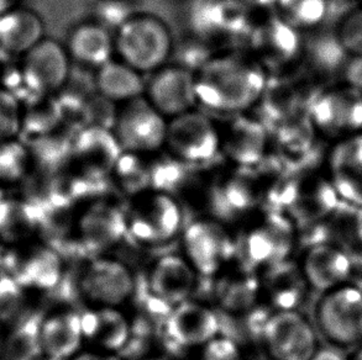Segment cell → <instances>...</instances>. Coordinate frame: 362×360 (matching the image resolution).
<instances>
[{"label": "cell", "mask_w": 362, "mask_h": 360, "mask_svg": "<svg viewBox=\"0 0 362 360\" xmlns=\"http://www.w3.org/2000/svg\"><path fill=\"white\" fill-rule=\"evenodd\" d=\"M198 107L221 116L246 114L259 104L269 85V72L247 54H211L194 72Z\"/></svg>", "instance_id": "obj_1"}, {"label": "cell", "mask_w": 362, "mask_h": 360, "mask_svg": "<svg viewBox=\"0 0 362 360\" xmlns=\"http://www.w3.org/2000/svg\"><path fill=\"white\" fill-rule=\"evenodd\" d=\"M234 227L236 259L255 270L293 258L298 249V229L284 211L259 208Z\"/></svg>", "instance_id": "obj_2"}, {"label": "cell", "mask_w": 362, "mask_h": 360, "mask_svg": "<svg viewBox=\"0 0 362 360\" xmlns=\"http://www.w3.org/2000/svg\"><path fill=\"white\" fill-rule=\"evenodd\" d=\"M127 239L147 248H160L181 237L185 229L183 205L177 195L146 190L125 205Z\"/></svg>", "instance_id": "obj_3"}, {"label": "cell", "mask_w": 362, "mask_h": 360, "mask_svg": "<svg viewBox=\"0 0 362 360\" xmlns=\"http://www.w3.org/2000/svg\"><path fill=\"white\" fill-rule=\"evenodd\" d=\"M115 56L141 74L168 64L175 42L168 25L150 13H132L114 34Z\"/></svg>", "instance_id": "obj_4"}, {"label": "cell", "mask_w": 362, "mask_h": 360, "mask_svg": "<svg viewBox=\"0 0 362 360\" xmlns=\"http://www.w3.org/2000/svg\"><path fill=\"white\" fill-rule=\"evenodd\" d=\"M76 292L84 307H124L136 292L132 268L110 254H94L81 262L74 277Z\"/></svg>", "instance_id": "obj_5"}, {"label": "cell", "mask_w": 362, "mask_h": 360, "mask_svg": "<svg viewBox=\"0 0 362 360\" xmlns=\"http://www.w3.org/2000/svg\"><path fill=\"white\" fill-rule=\"evenodd\" d=\"M312 318L324 344L345 352L362 344V292L351 282L318 294Z\"/></svg>", "instance_id": "obj_6"}, {"label": "cell", "mask_w": 362, "mask_h": 360, "mask_svg": "<svg viewBox=\"0 0 362 360\" xmlns=\"http://www.w3.org/2000/svg\"><path fill=\"white\" fill-rule=\"evenodd\" d=\"M71 234L81 253L107 254L127 239L125 205L108 198L82 201L71 216Z\"/></svg>", "instance_id": "obj_7"}, {"label": "cell", "mask_w": 362, "mask_h": 360, "mask_svg": "<svg viewBox=\"0 0 362 360\" xmlns=\"http://www.w3.org/2000/svg\"><path fill=\"white\" fill-rule=\"evenodd\" d=\"M180 242L181 253L201 277H214L236 260L234 229L208 216L188 222Z\"/></svg>", "instance_id": "obj_8"}, {"label": "cell", "mask_w": 362, "mask_h": 360, "mask_svg": "<svg viewBox=\"0 0 362 360\" xmlns=\"http://www.w3.org/2000/svg\"><path fill=\"white\" fill-rule=\"evenodd\" d=\"M163 151L183 166H201L221 155L218 124L198 109L173 117L167 124Z\"/></svg>", "instance_id": "obj_9"}, {"label": "cell", "mask_w": 362, "mask_h": 360, "mask_svg": "<svg viewBox=\"0 0 362 360\" xmlns=\"http://www.w3.org/2000/svg\"><path fill=\"white\" fill-rule=\"evenodd\" d=\"M247 54H251L269 72V68L279 69L294 64L304 54L302 31L271 13L251 20L245 34Z\"/></svg>", "instance_id": "obj_10"}, {"label": "cell", "mask_w": 362, "mask_h": 360, "mask_svg": "<svg viewBox=\"0 0 362 360\" xmlns=\"http://www.w3.org/2000/svg\"><path fill=\"white\" fill-rule=\"evenodd\" d=\"M322 344L313 318L302 310L272 312L261 340L271 360H310Z\"/></svg>", "instance_id": "obj_11"}, {"label": "cell", "mask_w": 362, "mask_h": 360, "mask_svg": "<svg viewBox=\"0 0 362 360\" xmlns=\"http://www.w3.org/2000/svg\"><path fill=\"white\" fill-rule=\"evenodd\" d=\"M221 335V318L216 307L189 299L173 307L160 331L168 354L194 351Z\"/></svg>", "instance_id": "obj_12"}, {"label": "cell", "mask_w": 362, "mask_h": 360, "mask_svg": "<svg viewBox=\"0 0 362 360\" xmlns=\"http://www.w3.org/2000/svg\"><path fill=\"white\" fill-rule=\"evenodd\" d=\"M168 120L144 97L118 105L114 136L122 152L153 155L163 150Z\"/></svg>", "instance_id": "obj_13"}, {"label": "cell", "mask_w": 362, "mask_h": 360, "mask_svg": "<svg viewBox=\"0 0 362 360\" xmlns=\"http://www.w3.org/2000/svg\"><path fill=\"white\" fill-rule=\"evenodd\" d=\"M308 119L330 143L362 132V94L344 83L327 89L310 105Z\"/></svg>", "instance_id": "obj_14"}, {"label": "cell", "mask_w": 362, "mask_h": 360, "mask_svg": "<svg viewBox=\"0 0 362 360\" xmlns=\"http://www.w3.org/2000/svg\"><path fill=\"white\" fill-rule=\"evenodd\" d=\"M20 59L23 84L31 95H51L69 83L74 62L56 40L45 37Z\"/></svg>", "instance_id": "obj_15"}, {"label": "cell", "mask_w": 362, "mask_h": 360, "mask_svg": "<svg viewBox=\"0 0 362 360\" xmlns=\"http://www.w3.org/2000/svg\"><path fill=\"white\" fill-rule=\"evenodd\" d=\"M144 97L167 120L194 110L196 76L182 64H166L150 74Z\"/></svg>", "instance_id": "obj_16"}, {"label": "cell", "mask_w": 362, "mask_h": 360, "mask_svg": "<svg viewBox=\"0 0 362 360\" xmlns=\"http://www.w3.org/2000/svg\"><path fill=\"white\" fill-rule=\"evenodd\" d=\"M199 274L182 253L158 256L147 269L141 287L152 296L173 307L192 299Z\"/></svg>", "instance_id": "obj_17"}, {"label": "cell", "mask_w": 362, "mask_h": 360, "mask_svg": "<svg viewBox=\"0 0 362 360\" xmlns=\"http://www.w3.org/2000/svg\"><path fill=\"white\" fill-rule=\"evenodd\" d=\"M257 272L259 301L271 311L300 310L313 292L299 268L297 259L269 264Z\"/></svg>", "instance_id": "obj_18"}, {"label": "cell", "mask_w": 362, "mask_h": 360, "mask_svg": "<svg viewBox=\"0 0 362 360\" xmlns=\"http://www.w3.org/2000/svg\"><path fill=\"white\" fill-rule=\"evenodd\" d=\"M324 174L341 203L362 208V132L330 145Z\"/></svg>", "instance_id": "obj_19"}, {"label": "cell", "mask_w": 362, "mask_h": 360, "mask_svg": "<svg viewBox=\"0 0 362 360\" xmlns=\"http://www.w3.org/2000/svg\"><path fill=\"white\" fill-rule=\"evenodd\" d=\"M211 279V296L216 311L239 316L259 302V272L238 259Z\"/></svg>", "instance_id": "obj_20"}, {"label": "cell", "mask_w": 362, "mask_h": 360, "mask_svg": "<svg viewBox=\"0 0 362 360\" xmlns=\"http://www.w3.org/2000/svg\"><path fill=\"white\" fill-rule=\"evenodd\" d=\"M297 262L310 290L317 295L350 282L353 256L338 244L328 242L299 249Z\"/></svg>", "instance_id": "obj_21"}, {"label": "cell", "mask_w": 362, "mask_h": 360, "mask_svg": "<svg viewBox=\"0 0 362 360\" xmlns=\"http://www.w3.org/2000/svg\"><path fill=\"white\" fill-rule=\"evenodd\" d=\"M341 200L323 173H308L294 178L292 196L286 214L297 227L328 220Z\"/></svg>", "instance_id": "obj_22"}, {"label": "cell", "mask_w": 362, "mask_h": 360, "mask_svg": "<svg viewBox=\"0 0 362 360\" xmlns=\"http://www.w3.org/2000/svg\"><path fill=\"white\" fill-rule=\"evenodd\" d=\"M81 322L83 349L120 356L132 340V320L122 307H84Z\"/></svg>", "instance_id": "obj_23"}, {"label": "cell", "mask_w": 362, "mask_h": 360, "mask_svg": "<svg viewBox=\"0 0 362 360\" xmlns=\"http://www.w3.org/2000/svg\"><path fill=\"white\" fill-rule=\"evenodd\" d=\"M226 117V121L218 124L221 155L239 168L259 164L267 145L264 126L245 114Z\"/></svg>", "instance_id": "obj_24"}, {"label": "cell", "mask_w": 362, "mask_h": 360, "mask_svg": "<svg viewBox=\"0 0 362 360\" xmlns=\"http://www.w3.org/2000/svg\"><path fill=\"white\" fill-rule=\"evenodd\" d=\"M250 21L243 0H202L192 26L206 41H231L244 39Z\"/></svg>", "instance_id": "obj_25"}, {"label": "cell", "mask_w": 362, "mask_h": 360, "mask_svg": "<svg viewBox=\"0 0 362 360\" xmlns=\"http://www.w3.org/2000/svg\"><path fill=\"white\" fill-rule=\"evenodd\" d=\"M122 153L112 130L103 126L88 127L79 133L74 146V157L79 176L95 180L112 176Z\"/></svg>", "instance_id": "obj_26"}, {"label": "cell", "mask_w": 362, "mask_h": 360, "mask_svg": "<svg viewBox=\"0 0 362 360\" xmlns=\"http://www.w3.org/2000/svg\"><path fill=\"white\" fill-rule=\"evenodd\" d=\"M37 344L57 360H69L84 348L81 311L62 307L40 323Z\"/></svg>", "instance_id": "obj_27"}, {"label": "cell", "mask_w": 362, "mask_h": 360, "mask_svg": "<svg viewBox=\"0 0 362 360\" xmlns=\"http://www.w3.org/2000/svg\"><path fill=\"white\" fill-rule=\"evenodd\" d=\"M44 20L34 10L14 5L0 13V57L23 59L46 37Z\"/></svg>", "instance_id": "obj_28"}, {"label": "cell", "mask_w": 362, "mask_h": 360, "mask_svg": "<svg viewBox=\"0 0 362 360\" xmlns=\"http://www.w3.org/2000/svg\"><path fill=\"white\" fill-rule=\"evenodd\" d=\"M64 47L74 64L84 68L97 69L115 56L114 35L98 21H86L69 31Z\"/></svg>", "instance_id": "obj_29"}, {"label": "cell", "mask_w": 362, "mask_h": 360, "mask_svg": "<svg viewBox=\"0 0 362 360\" xmlns=\"http://www.w3.org/2000/svg\"><path fill=\"white\" fill-rule=\"evenodd\" d=\"M93 82L99 97L115 105L144 97L146 84L144 74L115 59L94 71Z\"/></svg>", "instance_id": "obj_30"}, {"label": "cell", "mask_w": 362, "mask_h": 360, "mask_svg": "<svg viewBox=\"0 0 362 360\" xmlns=\"http://www.w3.org/2000/svg\"><path fill=\"white\" fill-rule=\"evenodd\" d=\"M304 54H308L309 64L314 71L324 76L341 73L350 54L340 44L337 34H320L309 42H304ZM303 54V56H304Z\"/></svg>", "instance_id": "obj_31"}, {"label": "cell", "mask_w": 362, "mask_h": 360, "mask_svg": "<svg viewBox=\"0 0 362 360\" xmlns=\"http://www.w3.org/2000/svg\"><path fill=\"white\" fill-rule=\"evenodd\" d=\"M330 0H277L276 13L299 31H314L328 16Z\"/></svg>", "instance_id": "obj_32"}, {"label": "cell", "mask_w": 362, "mask_h": 360, "mask_svg": "<svg viewBox=\"0 0 362 360\" xmlns=\"http://www.w3.org/2000/svg\"><path fill=\"white\" fill-rule=\"evenodd\" d=\"M328 222L335 244L353 256H362V208L341 203Z\"/></svg>", "instance_id": "obj_33"}, {"label": "cell", "mask_w": 362, "mask_h": 360, "mask_svg": "<svg viewBox=\"0 0 362 360\" xmlns=\"http://www.w3.org/2000/svg\"><path fill=\"white\" fill-rule=\"evenodd\" d=\"M23 126V104L9 90L0 88V143L16 140Z\"/></svg>", "instance_id": "obj_34"}, {"label": "cell", "mask_w": 362, "mask_h": 360, "mask_svg": "<svg viewBox=\"0 0 362 360\" xmlns=\"http://www.w3.org/2000/svg\"><path fill=\"white\" fill-rule=\"evenodd\" d=\"M185 360H245L243 348L226 335H219L204 346L186 354Z\"/></svg>", "instance_id": "obj_35"}, {"label": "cell", "mask_w": 362, "mask_h": 360, "mask_svg": "<svg viewBox=\"0 0 362 360\" xmlns=\"http://www.w3.org/2000/svg\"><path fill=\"white\" fill-rule=\"evenodd\" d=\"M335 34L350 56H362V6L350 10L339 20Z\"/></svg>", "instance_id": "obj_36"}, {"label": "cell", "mask_w": 362, "mask_h": 360, "mask_svg": "<svg viewBox=\"0 0 362 360\" xmlns=\"http://www.w3.org/2000/svg\"><path fill=\"white\" fill-rule=\"evenodd\" d=\"M29 161V155L16 140L0 143V176L19 178L24 173Z\"/></svg>", "instance_id": "obj_37"}, {"label": "cell", "mask_w": 362, "mask_h": 360, "mask_svg": "<svg viewBox=\"0 0 362 360\" xmlns=\"http://www.w3.org/2000/svg\"><path fill=\"white\" fill-rule=\"evenodd\" d=\"M343 83L362 94V56H350L344 66Z\"/></svg>", "instance_id": "obj_38"}, {"label": "cell", "mask_w": 362, "mask_h": 360, "mask_svg": "<svg viewBox=\"0 0 362 360\" xmlns=\"http://www.w3.org/2000/svg\"><path fill=\"white\" fill-rule=\"evenodd\" d=\"M310 360H348V352L323 343Z\"/></svg>", "instance_id": "obj_39"}, {"label": "cell", "mask_w": 362, "mask_h": 360, "mask_svg": "<svg viewBox=\"0 0 362 360\" xmlns=\"http://www.w3.org/2000/svg\"><path fill=\"white\" fill-rule=\"evenodd\" d=\"M69 360H124V358L122 356H119V354L90 351V349H82V351Z\"/></svg>", "instance_id": "obj_40"}, {"label": "cell", "mask_w": 362, "mask_h": 360, "mask_svg": "<svg viewBox=\"0 0 362 360\" xmlns=\"http://www.w3.org/2000/svg\"><path fill=\"white\" fill-rule=\"evenodd\" d=\"M349 282H351L354 287H358L362 292V256L360 254L353 256V267H351V275Z\"/></svg>", "instance_id": "obj_41"}, {"label": "cell", "mask_w": 362, "mask_h": 360, "mask_svg": "<svg viewBox=\"0 0 362 360\" xmlns=\"http://www.w3.org/2000/svg\"><path fill=\"white\" fill-rule=\"evenodd\" d=\"M246 6H254L256 9H274L277 0H243Z\"/></svg>", "instance_id": "obj_42"}, {"label": "cell", "mask_w": 362, "mask_h": 360, "mask_svg": "<svg viewBox=\"0 0 362 360\" xmlns=\"http://www.w3.org/2000/svg\"><path fill=\"white\" fill-rule=\"evenodd\" d=\"M23 360H57L54 359V356H49V353H46V352L41 348V347L37 344L35 349L33 351H30L28 353V356H25Z\"/></svg>", "instance_id": "obj_43"}, {"label": "cell", "mask_w": 362, "mask_h": 360, "mask_svg": "<svg viewBox=\"0 0 362 360\" xmlns=\"http://www.w3.org/2000/svg\"><path fill=\"white\" fill-rule=\"evenodd\" d=\"M140 360H177L175 356L168 354L166 352H160V353H150L146 356H141Z\"/></svg>", "instance_id": "obj_44"}, {"label": "cell", "mask_w": 362, "mask_h": 360, "mask_svg": "<svg viewBox=\"0 0 362 360\" xmlns=\"http://www.w3.org/2000/svg\"><path fill=\"white\" fill-rule=\"evenodd\" d=\"M348 360H362V344L348 352Z\"/></svg>", "instance_id": "obj_45"}, {"label": "cell", "mask_w": 362, "mask_h": 360, "mask_svg": "<svg viewBox=\"0 0 362 360\" xmlns=\"http://www.w3.org/2000/svg\"><path fill=\"white\" fill-rule=\"evenodd\" d=\"M14 5H16V0H0V13L10 9Z\"/></svg>", "instance_id": "obj_46"}, {"label": "cell", "mask_w": 362, "mask_h": 360, "mask_svg": "<svg viewBox=\"0 0 362 360\" xmlns=\"http://www.w3.org/2000/svg\"><path fill=\"white\" fill-rule=\"evenodd\" d=\"M259 360H271V359H269V358H267V356H264V358H262V359H259Z\"/></svg>", "instance_id": "obj_47"}, {"label": "cell", "mask_w": 362, "mask_h": 360, "mask_svg": "<svg viewBox=\"0 0 362 360\" xmlns=\"http://www.w3.org/2000/svg\"><path fill=\"white\" fill-rule=\"evenodd\" d=\"M0 72H1V57H0Z\"/></svg>", "instance_id": "obj_48"}, {"label": "cell", "mask_w": 362, "mask_h": 360, "mask_svg": "<svg viewBox=\"0 0 362 360\" xmlns=\"http://www.w3.org/2000/svg\"><path fill=\"white\" fill-rule=\"evenodd\" d=\"M358 3H360V5H358V6H362V0H358Z\"/></svg>", "instance_id": "obj_49"}, {"label": "cell", "mask_w": 362, "mask_h": 360, "mask_svg": "<svg viewBox=\"0 0 362 360\" xmlns=\"http://www.w3.org/2000/svg\"><path fill=\"white\" fill-rule=\"evenodd\" d=\"M98 1H108V0H98Z\"/></svg>", "instance_id": "obj_50"}]
</instances>
